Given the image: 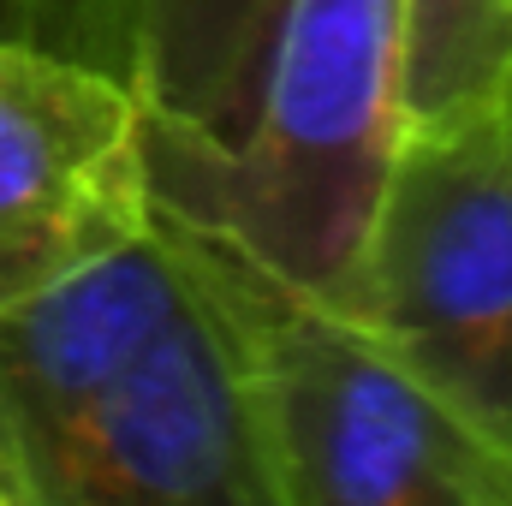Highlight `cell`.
Masks as SVG:
<instances>
[{"label": "cell", "instance_id": "obj_1", "mask_svg": "<svg viewBox=\"0 0 512 506\" xmlns=\"http://www.w3.org/2000/svg\"><path fill=\"white\" fill-rule=\"evenodd\" d=\"M399 42L405 0H280L256 108L233 143L143 120L155 209L352 310L370 209L399 143Z\"/></svg>", "mask_w": 512, "mask_h": 506}, {"label": "cell", "instance_id": "obj_2", "mask_svg": "<svg viewBox=\"0 0 512 506\" xmlns=\"http://www.w3.org/2000/svg\"><path fill=\"white\" fill-rule=\"evenodd\" d=\"M173 227L227 310L286 506H512V453L358 316L274 280L185 221Z\"/></svg>", "mask_w": 512, "mask_h": 506}, {"label": "cell", "instance_id": "obj_3", "mask_svg": "<svg viewBox=\"0 0 512 506\" xmlns=\"http://www.w3.org/2000/svg\"><path fill=\"white\" fill-rule=\"evenodd\" d=\"M346 316L512 453V90L399 126Z\"/></svg>", "mask_w": 512, "mask_h": 506}, {"label": "cell", "instance_id": "obj_4", "mask_svg": "<svg viewBox=\"0 0 512 506\" xmlns=\"http://www.w3.org/2000/svg\"><path fill=\"white\" fill-rule=\"evenodd\" d=\"M6 495L12 506H286L262 453L227 310L197 256L191 298L167 334L84 417L60 459Z\"/></svg>", "mask_w": 512, "mask_h": 506}, {"label": "cell", "instance_id": "obj_5", "mask_svg": "<svg viewBox=\"0 0 512 506\" xmlns=\"http://www.w3.org/2000/svg\"><path fill=\"white\" fill-rule=\"evenodd\" d=\"M155 221L137 84L30 42H0V310Z\"/></svg>", "mask_w": 512, "mask_h": 506}, {"label": "cell", "instance_id": "obj_6", "mask_svg": "<svg viewBox=\"0 0 512 506\" xmlns=\"http://www.w3.org/2000/svg\"><path fill=\"white\" fill-rule=\"evenodd\" d=\"M191 298V256L155 209L114 256L0 310V489L36 483Z\"/></svg>", "mask_w": 512, "mask_h": 506}, {"label": "cell", "instance_id": "obj_7", "mask_svg": "<svg viewBox=\"0 0 512 506\" xmlns=\"http://www.w3.org/2000/svg\"><path fill=\"white\" fill-rule=\"evenodd\" d=\"M280 0H137L143 120L197 143H233L256 108Z\"/></svg>", "mask_w": 512, "mask_h": 506}, {"label": "cell", "instance_id": "obj_8", "mask_svg": "<svg viewBox=\"0 0 512 506\" xmlns=\"http://www.w3.org/2000/svg\"><path fill=\"white\" fill-rule=\"evenodd\" d=\"M512 90V0H405L399 126L453 120Z\"/></svg>", "mask_w": 512, "mask_h": 506}, {"label": "cell", "instance_id": "obj_9", "mask_svg": "<svg viewBox=\"0 0 512 506\" xmlns=\"http://www.w3.org/2000/svg\"><path fill=\"white\" fill-rule=\"evenodd\" d=\"M0 42L54 48L137 84V0H0Z\"/></svg>", "mask_w": 512, "mask_h": 506}, {"label": "cell", "instance_id": "obj_10", "mask_svg": "<svg viewBox=\"0 0 512 506\" xmlns=\"http://www.w3.org/2000/svg\"><path fill=\"white\" fill-rule=\"evenodd\" d=\"M0 506H12V495H6V489H0Z\"/></svg>", "mask_w": 512, "mask_h": 506}]
</instances>
